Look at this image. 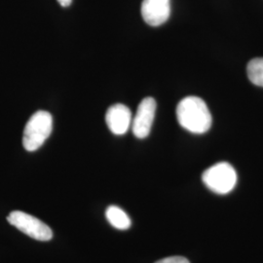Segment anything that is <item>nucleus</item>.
<instances>
[{
	"mask_svg": "<svg viewBox=\"0 0 263 263\" xmlns=\"http://www.w3.org/2000/svg\"><path fill=\"white\" fill-rule=\"evenodd\" d=\"M105 216L108 222L116 229L127 230L131 227L130 217L120 208L116 206H110L107 208L105 212Z\"/></svg>",
	"mask_w": 263,
	"mask_h": 263,
	"instance_id": "6e6552de",
	"label": "nucleus"
},
{
	"mask_svg": "<svg viewBox=\"0 0 263 263\" xmlns=\"http://www.w3.org/2000/svg\"><path fill=\"white\" fill-rule=\"evenodd\" d=\"M155 263H190L189 260L183 256H170L163 259H160Z\"/></svg>",
	"mask_w": 263,
	"mask_h": 263,
	"instance_id": "9d476101",
	"label": "nucleus"
},
{
	"mask_svg": "<svg viewBox=\"0 0 263 263\" xmlns=\"http://www.w3.org/2000/svg\"><path fill=\"white\" fill-rule=\"evenodd\" d=\"M179 125L193 134H204L211 129L212 115L206 103L198 97L189 96L182 99L177 106Z\"/></svg>",
	"mask_w": 263,
	"mask_h": 263,
	"instance_id": "f257e3e1",
	"label": "nucleus"
},
{
	"mask_svg": "<svg viewBox=\"0 0 263 263\" xmlns=\"http://www.w3.org/2000/svg\"><path fill=\"white\" fill-rule=\"evenodd\" d=\"M131 110L125 104L111 105L105 114V122L114 135H125L132 126Z\"/></svg>",
	"mask_w": 263,
	"mask_h": 263,
	"instance_id": "0eeeda50",
	"label": "nucleus"
},
{
	"mask_svg": "<svg viewBox=\"0 0 263 263\" xmlns=\"http://www.w3.org/2000/svg\"><path fill=\"white\" fill-rule=\"evenodd\" d=\"M247 72L253 84L263 87V58L253 59L248 64Z\"/></svg>",
	"mask_w": 263,
	"mask_h": 263,
	"instance_id": "1a4fd4ad",
	"label": "nucleus"
},
{
	"mask_svg": "<svg viewBox=\"0 0 263 263\" xmlns=\"http://www.w3.org/2000/svg\"><path fill=\"white\" fill-rule=\"evenodd\" d=\"M156 112V102L153 98H144L139 104L135 118L132 121V130L138 139L148 137Z\"/></svg>",
	"mask_w": 263,
	"mask_h": 263,
	"instance_id": "39448f33",
	"label": "nucleus"
},
{
	"mask_svg": "<svg viewBox=\"0 0 263 263\" xmlns=\"http://www.w3.org/2000/svg\"><path fill=\"white\" fill-rule=\"evenodd\" d=\"M53 130V117L45 110L32 114L25 127L23 145L26 151L32 152L40 148Z\"/></svg>",
	"mask_w": 263,
	"mask_h": 263,
	"instance_id": "f03ea898",
	"label": "nucleus"
},
{
	"mask_svg": "<svg viewBox=\"0 0 263 263\" xmlns=\"http://www.w3.org/2000/svg\"><path fill=\"white\" fill-rule=\"evenodd\" d=\"M171 15L170 0H143L141 3V16L151 27L165 24Z\"/></svg>",
	"mask_w": 263,
	"mask_h": 263,
	"instance_id": "423d86ee",
	"label": "nucleus"
},
{
	"mask_svg": "<svg viewBox=\"0 0 263 263\" xmlns=\"http://www.w3.org/2000/svg\"><path fill=\"white\" fill-rule=\"evenodd\" d=\"M57 1L59 2V4L62 7H68L71 4V2H72V0H57Z\"/></svg>",
	"mask_w": 263,
	"mask_h": 263,
	"instance_id": "9b49d317",
	"label": "nucleus"
},
{
	"mask_svg": "<svg viewBox=\"0 0 263 263\" xmlns=\"http://www.w3.org/2000/svg\"><path fill=\"white\" fill-rule=\"evenodd\" d=\"M11 226H15L24 234L37 241H49L53 238L51 228L39 220L35 216H30L24 212L14 211L7 216Z\"/></svg>",
	"mask_w": 263,
	"mask_h": 263,
	"instance_id": "20e7f679",
	"label": "nucleus"
},
{
	"mask_svg": "<svg viewBox=\"0 0 263 263\" xmlns=\"http://www.w3.org/2000/svg\"><path fill=\"white\" fill-rule=\"evenodd\" d=\"M203 182L216 194L231 192L237 183L236 171L229 163L220 162L210 167L203 173Z\"/></svg>",
	"mask_w": 263,
	"mask_h": 263,
	"instance_id": "7ed1b4c3",
	"label": "nucleus"
}]
</instances>
